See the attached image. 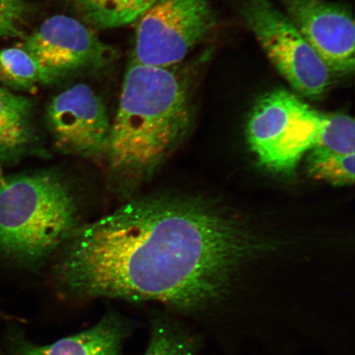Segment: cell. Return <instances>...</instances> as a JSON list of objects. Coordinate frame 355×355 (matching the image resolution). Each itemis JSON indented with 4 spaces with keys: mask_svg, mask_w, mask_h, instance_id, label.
<instances>
[{
    "mask_svg": "<svg viewBox=\"0 0 355 355\" xmlns=\"http://www.w3.org/2000/svg\"><path fill=\"white\" fill-rule=\"evenodd\" d=\"M66 245L53 275L65 298L154 301L191 313L223 301L244 264L270 250L241 222L165 194L131 200Z\"/></svg>",
    "mask_w": 355,
    "mask_h": 355,
    "instance_id": "obj_1",
    "label": "cell"
},
{
    "mask_svg": "<svg viewBox=\"0 0 355 355\" xmlns=\"http://www.w3.org/2000/svg\"><path fill=\"white\" fill-rule=\"evenodd\" d=\"M170 68L132 60L124 76L105 155L114 180L126 188L152 177L188 126L189 87Z\"/></svg>",
    "mask_w": 355,
    "mask_h": 355,
    "instance_id": "obj_2",
    "label": "cell"
},
{
    "mask_svg": "<svg viewBox=\"0 0 355 355\" xmlns=\"http://www.w3.org/2000/svg\"><path fill=\"white\" fill-rule=\"evenodd\" d=\"M77 199L52 172L0 179V254L35 264L68 243L78 228Z\"/></svg>",
    "mask_w": 355,
    "mask_h": 355,
    "instance_id": "obj_3",
    "label": "cell"
},
{
    "mask_svg": "<svg viewBox=\"0 0 355 355\" xmlns=\"http://www.w3.org/2000/svg\"><path fill=\"white\" fill-rule=\"evenodd\" d=\"M324 114L286 89L266 93L248 119V145L261 166L291 174L317 145Z\"/></svg>",
    "mask_w": 355,
    "mask_h": 355,
    "instance_id": "obj_4",
    "label": "cell"
},
{
    "mask_svg": "<svg viewBox=\"0 0 355 355\" xmlns=\"http://www.w3.org/2000/svg\"><path fill=\"white\" fill-rule=\"evenodd\" d=\"M239 10L270 61L291 87L306 98H322L335 75L286 13L270 0H241Z\"/></svg>",
    "mask_w": 355,
    "mask_h": 355,
    "instance_id": "obj_5",
    "label": "cell"
},
{
    "mask_svg": "<svg viewBox=\"0 0 355 355\" xmlns=\"http://www.w3.org/2000/svg\"><path fill=\"white\" fill-rule=\"evenodd\" d=\"M137 21L132 60L165 68L210 40L218 25L210 0H155Z\"/></svg>",
    "mask_w": 355,
    "mask_h": 355,
    "instance_id": "obj_6",
    "label": "cell"
},
{
    "mask_svg": "<svg viewBox=\"0 0 355 355\" xmlns=\"http://www.w3.org/2000/svg\"><path fill=\"white\" fill-rule=\"evenodd\" d=\"M21 46L37 60L51 83L69 75L101 70L119 56L81 21L64 15L49 17Z\"/></svg>",
    "mask_w": 355,
    "mask_h": 355,
    "instance_id": "obj_7",
    "label": "cell"
},
{
    "mask_svg": "<svg viewBox=\"0 0 355 355\" xmlns=\"http://www.w3.org/2000/svg\"><path fill=\"white\" fill-rule=\"evenodd\" d=\"M46 122L61 152L86 158L105 155L111 121L103 101L86 84H77L53 97Z\"/></svg>",
    "mask_w": 355,
    "mask_h": 355,
    "instance_id": "obj_8",
    "label": "cell"
},
{
    "mask_svg": "<svg viewBox=\"0 0 355 355\" xmlns=\"http://www.w3.org/2000/svg\"><path fill=\"white\" fill-rule=\"evenodd\" d=\"M279 1L292 24L335 76L354 73L355 26L347 8L325 0Z\"/></svg>",
    "mask_w": 355,
    "mask_h": 355,
    "instance_id": "obj_9",
    "label": "cell"
},
{
    "mask_svg": "<svg viewBox=\"0 0 355 355\" xmlns=\"http://www.w3.org/2000/svg\"><path fill=\"white\" fill-rule=\"evenodd\" d=\"M130 331V322L111 313L88 330L50 345L17 340L7 355H121Z\"/></svg>",
    "mask_w": 355,
    "mask_h": 355,
    "instance_id": "obj_10",
    "label": "cell"
},
{
    "mask_svg": "<svg viewBox=\"0 0 355 355\" xmlns=\"http://www.w3.org/2000/svg\"><path fill=\"white\" fill-rule=\"evenodd\" d=\"M35 139L33 101L0 87V163L28 152Z\"/></svg>",
    "mask_w": 355,
    "mask_h": 355,
    "instance_id": "obj_11",
    "label": "cell"
},
{
    "mask_svg": "<svg viewBox=\"0 0 355 355\" xmlns=\"http://www.w3.org/2000/svg\"><path fill=\"white\" fill-rule=\"evenodd\" d=\"M155 0H73L88 24L100 29L121 28L137 21Z\"/></svg>",
    "mask_w": 355,
    "mask_h": 355,
    "instance_id": "obj_12",
    "label": "cell"
},
{
    "mask_svg": "<svg viewBox=\"0 0 355 355\" xmlns=\"http://www.w3.org/2000/svg\"><path fill=\"white\" fill-rule=\"evenodd\" d=\"M0 83L17 91L51 84L42 67L21 46L0 50Z\"/></svg>",
    "mask_w": 355,
    "mask_h": 355,
    "instance_id": "obj_13",
    "label": "cell"
},
{
    "mask_svg": "<svg viewBox=\"0 0 355 355\" xmlns=\"http://www.w3.org/2000/svg\"><path fill=\"white\" fill-rule=\"evenodd\" d=\"M144 355H197L191 337L165 316H155L150 323V335Z\"/></svg>",
    "mask_w": 355,
    "mask_h": 355,
    "instance_id": "obj_14",
    "label": "cell"
},
{
    "mask_svg": "<svg viewBox=\"0 0 355 355\" xmlns=\"http://www.w3.org/2000/svg\"><path fill=\"white\" fill-rule=\"evenodd\" d=\"M354 154L337 155L311 150L307 159V171L317 180L334 186L354 183Z\"/></svg>",
    "mask_w": 355,
    "mask_h": 355,
    "instance_id": "obj_15",
    "label": "cell"
},
{
    "mask_svg": "<svg viewBox=\"0 0 355 355\" xmlns=\"http://www.w3.org/2000/svg\"><path fill=\"white\" fill-rule=\"evenodd\" d=\"M354 141L353 118L343 114H325L318 144L313 149L337 155L354 154Z\"/></svg>",
    "mask_w": 355,
    "mask_h": 355,
    "instance_id": "obj_16",
    "label": "cell"
},
{
    "mask_svg": "<svg viewBox=\"0 0 355 355\" xmlns=\"http://www.w3.org/2000/svg\"><path fill=\"white\" fill-rule=\"evenodd\" d=\"M26 11L22 0H0V40L24 37L21 24Z\"/></svg>",
    "mask_w": 355,
    "mask_h": 355,
    "instance_id": "obj_17",
    "label": "cell"
}]
</instances>
